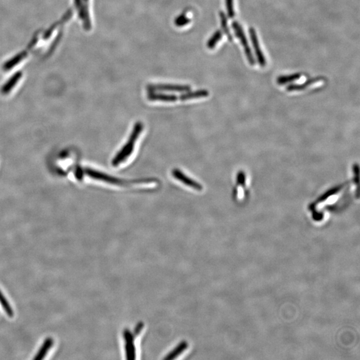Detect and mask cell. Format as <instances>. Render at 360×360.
Segmentation results:
<instances>
[{
	"instance_id": "obj_1",
	"label": "cell",
	"mask_w": 360,
	"mask_h": 360,
	"mask_svg": "<svg viewBox=\"0 0 360 360\" xmlns=\"http://www.w3.org/2000/svg\"><path fill=\"white\" fill-rule=\"evenodd\" d=\"M143 128H144V126H143L142 123L140 122L136 123L134 127H133L132 132H131L130 137L129 138L128 143L123 147L122 150L117 153V155H116L112 162H111V164H112L113 166H118L131 154L133 148H134L136 140H138L140 133L142 132Z\"/></svg>"
},
{
	"instance_id": "obj_2",
	"label": "cell",
	"mask_w": 360,
	"mask_h": 360,
	"mask_svg": "<svg viewBox=\"0 0 360 360\" xmlns=\"http://www.w3.org/2000/svg\"><path fill=\"white\" fill-rule=\"evenodd\" d=\"M85 174L88 175L91 178L94 179L100 180V181L106 182L114 185H118L121 186H126L130 182L125 181V180L120 179L118 177L111 176L107 175L106 173L98 172V171L92 170L90 168L85 169Z\"/></svg>"
},
{
	"instance_id": "obj_3",
	"label": "cell",
	"mask_w": 360,
	"mask_h": 360,
	"mask_svg": "<svg viewBox=\"0 0 360 360\" xmlns=\"http://www.w3.org/2000/svg\"><path fill=\"white\" fill-rule=\"evenodd\" d=\"M232 28L234 30L236 36L240 39L241 43L242 44L243 48H244L245 54L247 57L248 62L250 63V65H255V60H254L253 54H252L251 49H250L249 44H248L246 36H245V33L243 32L240 24L237 22V21H234L232 23Z\"/></svg>"
},
{
	"instance_id": "obj_4",
	"label": "cell",
	"mask_w": 360,
	"mask_h": 360,
	"mask_svg": "<svg viewBox=\"0 0 360 360\" xmlns=\"http://www.w3.org/2000/svg\"><path fill=\"white\" fill-rule=\"evenodd\" d=\"M147 89L150 92L164 91L184 93L190 91L191 87L186 85L150 84L147 86Z\"/></svg>"
},
{
	"instance_id": "obj_5",
	"label": "cell",
	"mask_w": 360,
	"mask_h": 360,
	"mask_svg": "<svg viewBox=\"0 0 360 360\" xmlns=\"http://www.w3.org/2000/svg\"><path fill=\"white\" fill-rule=\"evenodd\" d=\"M250 35L252 45H253L254 50H255V54L259 64L262 67H265V65H266V60H265L264 55H263L262 50H261L260 43H259L258 37H257L256 32L254 28H250Z\"/></svg>"
},
{
	"instance_id": "obj_6",
	"label": "cell",
	"mask_w": 360,
	"mask_h": 360,
	"mask_svg": "<svg viewBox=\"0 0 360 360\" xmlns=\"http://www.w3.org/2000/svg\"><path fill=\"white\" fill-rule=\"evenodd\" d=\"M172 173L175 179L179 180L180 182L185 184V185L190 186V187L195 189L196 190L201 191L203 190V186L200 184L195 182V180L191 179L190 177L186 176L179 170L174 169V170H172Z\"/></svg>"
},
{
	"instance_id": "obj_7",
	"label": "cell",
	"mask_w": 360,
	"mask_h": 360,
	"mask_svg": "<svg viewBox=\"0 0 360 360\" xmlns=\"http://www.w3.org/2000/svg\"><path fill=\"white\" fill-rule=\"evenodd\" d=\"M148 98L150 101H161V102H174L178 100V97L172 94H165L150 92Z\"/></svg>"
},
{
	"instance_id": "obj_8",
	"label": "cell",
	"mask_w": 360,
	"mask_h": 360,
	"mask_svg": "<svg viewBox=\"0 0 360 360\" xmlns=\"http://www.w3.org/2000/svg\"><path fill=\"white\" fill-rule=\"evenodd\" d=\"M209 96V92L206 89L197 90L194 92H184L183 94L178 98V100L181 101H186L192 100V99L206 98Z\"/></svg>"
},
{
	"instance_id": "obj_9",
	"label": "cell",
	"mask_w": 360,
	"mask_h": 360,
	"mask_svg": "<svg viewBox=\"0 0 360 360\" xmlns=\"http://www.w3.org/2000/svg\"><path fill=\"white\" fill-rule=\"evenodd\" d=\"M54 345V340L52 338H48L44 340L42 346L39 348L38 353H36V356L34 357L35 360H41L46 356L50 349Z\"/></svg>"
},
{
	"instance_id": "obj_10",
	"label": "cell",
	"mask_w": 360,
	"mask_h": 360,
	"mask_svg": "<svg viewBox=\"0 0 360 360\" xmlns=\"http://www.w3.org/2000/svg\"><path fill=\"white\" fill-rule=\"evenodd\" d=\"M321 80L322 78H315L313 79H310V80L307 81V82H305L304 83H303V84L302 85L293 84L289 85V86L287 87V89L288 90V91L289 92L300 91V90L306 89L307 87H308L309 86V85L313 84V83H315L316 82H318V81H320Z\"/></svg>"
},
{
	"instance_id": "obj_11",
	"label": "cell",
	"mask_w": 360,
	"mask_h": 360,
	"mask_svg": "<svg viewBox=\"0 0 360 360\" xmlns=\"http://www.w3.org/2000/svg\"><path fill=\"white\" fill-rule=\"evenodd\" d=\"M0 304H1L2 308L5 311L6 314L11 318L14 316V311L13 310L12 306H11L10 303L6 299L5 296L4 295L1 290H0Z\"/></svg>"
},
{
	"instance_id": "obj_12",
	"label": "cell",
	"mask_w": 360,
	"mask_h": 360,
	"mask_svg": "<svg viewBox=\"0 0 360 360\" xmlns=\"http://www.w3.org/2000/svg\"><path fill=\"white\" fill-rule=\"evenodd\" d=\"M219 16H220L221 26V28H222L223 32L225 33L229 41H232L233 40V37L229 30V28H228L227 17H226V14L223 12H219Z\"/></svg>"
},
{
	"instance_id": "obj_13",
	"label": "cell",
	"mask_w": 360,
	"mask_h": 360,
	"mask_svg": "<svg viewBox=\"0 0 360 360\" xmlns=\"http://www.w3.org/2000/svg\"><path fill=\"white\" fill-rule=\"evenodd\" d=\"M221 38H222V32H221V30H217L208 40L207 43L208 48L209 49H214Z\"/></svg>"
},
{
	"instance_id": "obj_14",
	"label": "cell",
	"mask_w": 360,
	"mask_h": 360,
	"mask_svg": "<svg viewBox=\"0 0 360 360\" xmlns=\"http://www.w3.org/2000/svg\"><path fill=\"white\" fill-rule=\"evenodd\" d=\"M301 76L300 74H294L291 75L280 76L278 78L277 82L278 84L283 85L285 83L294 82L300 79Z\"/></svg>"
},
{
	"instance_id": "obj_15",
	"label": "cell",
	"mask_w": 360,
	"mask_h": 360,
	"mask_svg": "<svg viewBox=\"0 0 360 360\" xmlns=\"http://www.w3.org/2000/svg\"><path fill=\"white\" fill-rule=\"evenodd\" d=\"M174 22L177 27H183L190 22V19L186 16V13H182L181 15L175 18Z\"/></svg>"
},
{
	"instance_id": "obj_16",
	"label": "cell",
	"mask_w": 360,
	"mask_h": 360,
	"mask_svg": "<svg viewBox=\"0 0 360 360\" xmlns=\"http://www.w3.org/2000/svg\"><path fill=\"white\" fill-rule=\"evenodd\" d=\"M226 8H227L228 15L230 18H233L235 15L234 0H226Z\"/></svg>"
}]
</instances>
